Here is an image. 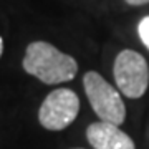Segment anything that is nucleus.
<instances>
[{"instance_id": "1", "label": "nucleus", "mask_w": 149, "mask_h": 149, "mask_svg": "<svg viewBox=\"0 0 149 149\" xmlns=\"http://www.w3.org/2000/svg\"><path fill=\"white\" fill-rule=\"evenodd\" d=\"M23 70L45 85H58L73 80L78 71V63L73 56L60 52L52 43L33 42L27 47Z\"/></svg>"}, {"instance_id": "2", "label": "nucleus", "mask_w": 149, "mask_h": 149, "mask_svg": "<svg viewBox=\"0 0 149 149\" xmlns=\"http://www.w3.org/2000/svg\"><path fill=\"white\" fill-rule=\"evenodd\" d=\"M83 86L93 111L101 121L121 126L126 118V108L121 96L100 73L88 71L83 76Z\"/></svg>"}, {"instance_id": "3", "label": "nucleus", "mask_w": 149, "mask_h": 149, "mask_svg": "<svg viewBox=\"0 0 149 149\" xmlns=\"http://www.w3.org/2000/svg\"><path fill=\"white\" fill-rule=\"evenodd\" d=\"M114 81L118 90L131 100H138L146 93L149 85V66L143 55L134 50H123L114 60Z\"/></svg>"}, {"instance_id": "4", "label": "nucleus", "mask_w": 149, "mask_h": 149, "mask_svg": "<svg viewBox=\"0 0 149 149\" xmlns=\"http://www.w3.org/2000/svg\"><path fill=\"white\" fill-rule=\"evenodd\" d=\"M78 111L80 100L76 93L68 88H60L43 100L38 111V121L48 131H61L76 119Z\"/></svg>"}, {"instance_id": "5", "label": "nucleus", "mask_w": 149, "mask_h": 149, "mask_svg": "<svg viewBox=\"0 0 149 149\" xmlns=\"http://www.w3.org/2000/svg\"><path fill=\"white\" fill-rule=\"evenodd\" d=\"M86 138L95 149H136L133 139L113 123H91L86 129Z\"/></svg>"}, {"instance_id": "6", "label": "nucleus", "mask_w": 149, "mask_h": 149, "mask_svg": "<svg viewBox=\"0 0 149 149\" xmlns=\"http://www.w3.org/2000/svg\"><path fill=\"white\" fill-rule=\"evenodd\" d=\"M138 33H139V38L141 42L144 43V47L149 50V15L144 17L143 20L139 22L138 25Z\"/></svg>"}, {"instance_id": "7", "label": "nucleus", "mask_w": 149, "mask_h": 149, "mask_svg": "<svg viewBox=\"0 0 149 149\" xmlns=\"http://www.w3.org/2000/svg\"><path fill=\"white\" fill-rule=\"evenodd\" d=\"M128 5H133V7H139V5H146L149 3V0H124Z\"/></svg>"}, {"instance_id": "8", "label": "nucleus", "mask_w": 149, "mask_h": 149, "mask_svg": "<svg viewBox=\"0 0 149 149\" xmlns=\"http://www.w3.org/2000/svg\"><path fill=\"white\" fill-rule=\"evenodd\" d=\"M2 53H3V40L0 37V56H2Z\"/></svg>"}]
</instances>
